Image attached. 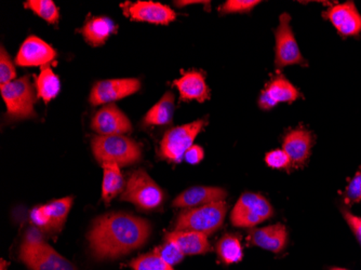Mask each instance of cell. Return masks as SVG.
I'll use <instances>...</instances> for the list:
<instances>
[{
	"label": "cell",
	"mask_w": 361,
	"mask_h": 270,
	"mask_svg": "<svg viewBox=\"0 0 361 270\" xmlns=\"http://www.w3.org/2000/svg\"><path fill=\"white\" fill-rule=\"evenodd\" d=\"M166 239L173 241L184 255H202L211 251L208 235L192 231H174L166 235Z\"/></svg>",
	"instance_id": "44dd1931"
},
{
	"label": "cell",
	"mask_w": 361,
	"mask_h": 270,
	"mask_svg": "<svg viewBox=\"0 0 361 270\" xmlns=\"http://www.w3.org/2000/svg\"><path fill=\"white\" fill-rule=\"evenodd\" d=\"M342 214L361 247V217L357 216V215L353 214L350 211L344 210V209L342 210Z\"/></svg>",
	"instance_id": "836d02e7"
},
{
	"label": "cell",
	"mask_w": 361,
	"mask_h": 270,
	"mask_svg": "<svg viewBox=\"0 0 361 270\" xmlns=\"http://www.w3.org/2000/svg\"><path fill=\"white\" fill-rule=\"evenodd\" d=\"M227 213L225 201L188 209L178 214L176 231H192L208 235L216 233L224 223Z\"/></svg>",
	"instance_id": "277c9868"
},
{
	"label": "cell",
	"mask_w": 361,
	"mask_h": 270,
	"mask_svg": "<svg viewBox=\"0 0 361 270\" xmlns=\"http://www.w3.org/2000/svg\"><path fill=\"white\" fill-rule=\"evenodd\" d=\"M226 196V190L223 188L196 186V188H188L185 192L178 195L174 199L172 206L176 208H198L206 204L224 201Z\"/></svg>",
	"instance_id": "e0dca14e"
},
{
	"label": "cell",
	"mask_w": 361,
	"mask_h": 270,
	"mask_svg": "<svg viewBox=\"0 0 361 270\" xmlns=\"http://www.w3.org/2000/svg\"><path fill=\"white\" fill-rule=\"evenodd\" d=\"M24 7L32 10L48 23L56 24L60 19V12L52 0H30L24 4Z\"/></svg>",
	"instance_id": "4316f807"
},
{
	"label": "cell",
	"mask_w": 361,
	"mask_h": 270,
	"mask_svg": "<svg viewBox=\"0 0 361 270\" xmlns=\"http://www.w3.org/2000/svg\"><path fill=\"white\" fill-rule=\"evenodd\" d=\"M129 267L133 270H173L172 266L164 261L156 252L133 259Z\"/></svg>",
	"instance_id": "83f0119b"
},
{
	"label": "cell",
	"mask_w": 361,
	"mask_h": 270,
	"mask_svg": "<svg viewBox=\"0 0 361 270\" xmlns=\"http://www.w3.org/2000/svg\"><path fill=\"white\" fill-rule=\"evenodd\" d=\"M330 270H348V269H344V268L334 267V268H330Z\"/></svg>",
	"instance_id": "8d00e7d4"
},
{
	"label": "cell",
	"mask_w": 361,
	"mask_h": 270,
	"mask_svg": "<svg viewBox=\"0 0 361 270\" xmlns=\"http://www.w3.org/2000/svg\"><path fill=\"white\" fill-rule=\"evenodd\" d=\"M149 235L151 225L145 219L127 213H109L95 219L88 241L93 257L117 259L141 247Z\"/></svg>",
	"instance_id": "6da1fadb"
},
{
	"label": "cell",
	"mask_w": 361,
	"mask_h": 270,
	"mask_svg": "<svg viewBox=\"0 0 361 270\" xmlns=\"http://www.w3.org/2000/svg\"><path fill=\"white\" fill-rule=\"evenodd\" d=\"M56 56V51L50 44L36 36H30L22 44L16 63L23 67H44L50 64Z\"/></svg>",
	"instance_id": "9a60e30c"
},
{
	"label": "cell",
	"mask_w": 361,
	"mask_h": 270,
	"mask_svg": "<svg viewBox=\"0 0 361 270\" xmlns=\"http://www.w3.org/2000/svg\"><path fill=\"white\" fill-rule=\"evenodd\" d=\"M313 146L312 133L303 128L292 130L283 139V149L291 160L292 166H301L305 164Z\"/></svg>",
	"instance_id": "d6986e66"
},
{
	"label": "cell",
	"mask_w": 361,
	"mask_h": 270,
	"mask_svg": "<svg viewBox=\"0 0 361 270\" xmlns=\"http://www.w3.org/2000/svg\"><path fill=\"white\" fill-rule=\"evenodd\" d=\"M194 4H204V1H192V0H188V1H176V5L178 6V7H183V6H188V5H194ZM210 4V3H207Z\"/></svg>",
	"instance_id": "d590c367"
},
{
	"label": "cell",
	"mask_w": 361,
	"mask_h": 270,
	"mask_svg": "<svg viewBox=\"0 0 361 270\" xmlns=\"http://www.w3.org/2000/svg\"><path fill=\"white\" fill-rule=\"evenodd\" d=\"M123 9L133 21L167 25L176 19V13L171 8L154 1L126 3Z\"/></svg>",
	"instance_id": "7c38bea8"
},
{
	"label": "cell",
	"mask_w": 361,
	"mask_h": 270,
	"mask_svg": "<svg viewBox=\"0 0 361 270\" xmlns=\"http://www.w3.org/2000/svg\"><path fill=\"white\" fill-rule=\"evenodd\" d=\"M72 206L73 197L58 199L44 206L36 207L30 213V219L32 224L42 231H60Z\"/></svg>",
	"instance_id": "8fae6325"
},
{
	"label": "cell",
	"mask_w": 361,
	"mask_h": 270,
	"mask_svg": "<svg viewBox=\"0 0 361 270\" xmlns=\"http://www.w3.org/2000/svg\"><path fill=\"white\" fill-rule=\"evenodd\" d=\"M174 113V94L167 92L160 99L157 104L154 105L145 117L144 123L147 125H165L171 123Z\"/></svg>",
	"instance_id": "cb8c5ba5"
},
{
	"label": "cell",
	"mask_w": 361,
	"mask_h": 270,
	"mask_svg": "<svg viewBox=\"0 0 361 270\" xmlns=\"http://www.w3.org/2000/svg\"><path fill=\"white\" fill-rule=\"evenodd\" d=\"M204 157V152L200 145H192L190 149L186 152L184 159L190 164H200Z\"/></svg>",
	"instance_id": "e575fe53"
},
{
	"label": "cell",
	"mask_w": 361,
	"mask_h": 270,
	"mask_svg": "<svg viewBox=\"0 0 361 270\" xmlns=\"http://www.w3.org/2000/svg\"><path fill=\"white\" fill-rule=\"evenodd\" d=\"M206 123V121L200 119L169 130L160 142V156L164 159L176 164L182 161L186 152L194 145L195 139Z\"/></svg>",
	"instance_id": "ba28073f"
},
{
	"label": "cell",
	"mask_w": 361,
	"mask_h": 270,
	"mask_svg": "<svg viewBox=\"0 0 361 270\" xmlns=\"http://www.w3.org/2000/svg\"><path fill=\"white\" fill-rule=\"evenodd\" d=\"M116 30L117 26L113 20L109 19L106 16H97L85 24L81 32L91 46L99 47L102 46Z\"/></svg>",
	"instance_id": "7402d4cb"
},
{
	"label": "cell",
	"mask_w": 361,
	"mask_h": 270,
	"mask_svg": "<svg viewBox=\"0 0 361 270\" xmlns=\"http://www.w3.org/2000/svg\"><path fill=\"white\" fill-rule=\"evenodd\" d=\"M248 240L255 247L267 250L273 253H281L287 245V228L283 224L253 228L249 233Z\"/></svg>",
	"instance_id": "ac0fdd59"
},
{
	"label": "cell",
	"mask_w": 361,
	"mask_h": 270,
	"mask_svg": "<svg viewBox=\"0 0 361 270\" xmlns=\"http://www.w3.org/2000/svg\"><path fill=\"white\" fill-rule=\"evenodd\" d=\"M261 1L259 0H228L219 8V11L223 14L245 13L251 11Z\"/></svg>",
	"instance_id": "4dcf8cb0"
},
{
	"label": "cell",
	"mask_w": 361,
	"mask_h": 270,
	"mask_svg": "<svg viewBox=\"0 0 361 270\" xmlns=\"http://www.w3.org/2000/svg\"><path fill=\"white\" fill-rule=\"evenodd\" d=\"M91 128L99 135H123L133 131V125L128 116L113 103L95 113Z\"/></svg>",
	"instance_id": "4fadbf2b"
},
{
	"label": "cell",
	"mask_w": 361,
	"mask_h": 270,
	"mask_svg": "<svg viewBox=\"0 0 361 270\" xmlns=\"http://www.w3.org/2000/svg\"><path fill=\"white\" fill-rule=\"evenodd\" d=\"M154 252H156L164 261L167 262L171 266L183 261L184 257H185L183 252L180 251V247L169 239H166V243L158 247Z\"/></svg>",
	"instance_id": "f1b7e54d"
},
{
	"label": "cell",
	"mask_w": 361,
	"mask_h": 270,
	"mask_svg": "<svg viewBox=\"0 0 361 270\" xmlns=\"http://www.w3.org/2000/svg\"><path fill=\"white\" fill-rule=\"evenodd\" d=\"M174 86L183 101L204 102L210 97V90L204 75L200 72H188L174 81Z\"/></svg>",
	"instance_id": "ffe728a7"
},
{
	"label": "cell",
	"mask_w": 361,
	"mask_h": 270,
	"mask_svg": "<svg viewBox=\"0 0 361 270\" xmlns=\"http://www.w3.org/2000/svg\"><path fill=\"white\" fill-rule=\"evenodd\" d=\"M0 93L7 106V113L12 119H26L35 117L34 105L35 90L30 77L24 76L0 86Z\"/></svg>",
	"instance_id": "8992f818"
},
{
	"label": "cell",
	"mask_w": 361,
	"mask_h": 270,
	"mask_svg": "<svg viewBox=\"0 0 361 270\" xmlns=\"http://www.w3.org/2000/svg\"><path fill=\"white\" fill-rule=\"evenodd\" d=\"M20 259L32 270H77L70 261L44 243L39 228H32L26 233Z\"/></svg>",
	"instance_id": "7a4b0ae2"
},
{
	"label": "cell",
	"mask_w": 361,
	"mask_h": 270,
	"mask_svg": "<svg viewBox=\"0 0 361 270\" xmlns=\"http://www.w3.org/2000/svg\"><path fill=\"white\" fill-rule=\"evenodd\" d=\"M141 89L139 79L121 78L99 81L90 93V103L94 106L109 104L135 94Z\"/></svg>",
	"instance_id": "30bf717a"
},
{
	"label": "cell",
	"mask_w": 361,
	"mask_h": 270,
	"mask_svg": "<svg viewBox=\"0 0 361 270\" xmlns=\"http://www.w3.org/2000/svg\"><path fill=\"white\" fill-rule=\"evenodd\" d=\"M219 257L226 265L239 263L243 257V245L235 235H225L216 243Z\"/></svg>",
	"instance_id": "484cf974"
},
{
	"label": "cell",
	"mask_w": 361,
	"mask_h": 270,
	"mask_svg": "<svg viewBox=\"0 0 361 270\" xmlns=\"http://www.w3.org/2000/svg\"><path fill=\"white\" fill-rule=\"evenodd\" d=\"M36 90L38 99H42L44 103H49L56 99L60 93V78L52 70L50 65L42 67L40 74L36 79Z\"/></svg>",
	"instance_id": "d4e9b609"
},
{
	"label": "cell",
	"mask_w": 361,
	"mask_h": 270,
	"mask_svg": "<svg viewBox=\"0 0 361 270\" xmlns=\"http://www.w3.org/2000/svg\"><path fill=\"white\" fill-rule=\"evenodd\" d=\"M92 153L101 164L111 162L119 166L139 162L141 146L125 135H97L91 142Z\"/></svg>",
	"instance_id": "3957f363"
},
{
	"label": "cell",
	"mask_w": 361,
	"mask_h": 270,
	"mask_svg": "<svg viewBox=\"0 0 361 270\" xmlns=\"http://www.w3.org/2000/svg\"><path fill=\"white\" fill-rule=\"evenodd\" d=\"M324 16L331 22L342 37L359 36L361 34V14L354 3L340 4L324 12Z\"/></svg>",
	"instance_id": "5bb4252c"
},
{
	"label": "cell",
	"mask_w": 361,
	"mask_h": 270,
	"mask_svg": "<svg viewBox=\"0 0 361 270\" xmlns=\"http://www.w3.org/2000/svg\"><path fill=\"white\" fill-rule=\"evenodd\" d=\"M265 162L269 168H288L292 166L291 160L283 149L271 150L265 156Z\"/></svg>",
	"instance_id": "d6a6232c"
},
{
	"label": "cell",
	"mask_w": 361,
	"mask_h": 270,
	"mask_svg": "<svg viewBox=\"0 0 361 270\" xmlns=\"http://www.w3.org/2000/svg\"><path fill=\"white\" fill-rule=\"evenodd\" d=\"M121 199L131 202L140 210L153 211L161 206L165 194L149 174L137 170L130 176Z\"/></svg>",
	"instance_id": "5b68a950"
},
{
	"label": "cell",
	"mask_w": 361,
	"mask_h": 270,
	"mask_svg": "<svg viewBox=\"0 0 361 270\" xmlns=\"http://www.w3.org/2000/svg\"><path fill=\"white\" fill-rule=\"evenodd\" d=\"M291 16L283 13L279 19V25L275 32V65L277 68H283L290 65H305L293 30L290 26Z\"/></svg>",
	"instance_id": "9c48e42d"
},
{
	"label": "cell",
	"mask_w": 361,
	"mask_h": 270,
	"mask_svg": "<svg viewBox=\"0 0 361 270\" xmlns=\"http://www.w3.org/2000/svg\"><path fill=\"white\" fill-rule=\"evenodd\" d=\"M16 70L10 59L9 54L6 51L5 48L1 47L0 51V86L7 85L11 81L16 80Z\"/></svg>",
	"instance_id": "f546056e"
},
{
	"label": "cell",
	"mask_w": 361,
	"mask_h": 270,
	"mask_svg": "<svg viewBox=\"0 0 361 270\" xmlns=\"http://www.w3.org/2000/svg\"><path fill=\"white\" fill-rule=\"evenodd\" d=\"M344 201L348 206L361 202V166L346 188Z\"/></svg>",
	"instance_id": "1f68e13d"
},
{
	"label": "cell",
	"mask_w": 361,
	"mask_h": 270,
	"mask_svg": "<svg viewBox=\"0 0 361 270\" xmlns=\"http://www.w3.org/2000/svg\"><path fill=\"white\" fill-rule=\"evenodd\" d=\"M301 97L298 89L285 76H275L262 91L259 106L264 111L274 109L279 103H292Z\"/></svg>",
	"instance_id": "2e32d148"
},
{
	"label": "cell",
	"mask_w": 361,
	"mask_h": 270,
	"mask_svg": "<svg viewBox=\"0 0 361 270\" xmlns=\"http://www.w3.org/2000/svg\"><path fill=\"white\" fill-rule=\"evenodd\" d=\"M273 215V207L265 197L255 192H245L235 204L231 221L234 226L253 228Z\"/></svg>",
	"instance_id": "52a82bcc"
},
{
	"label": "cell",
	"mask_w": 361,
	"mask_h": 270,
	"mask_svg": "<svg viewBox=\"0 0 361 270\" xmlns=\"http://www.w3.org/2000/svg\"><path fill=\"white\" fill-rule=\"evenodd\" d=\"M102 199L109 204L119 192H123V176L116 164H103Z\"/></svg>",
	"instance_id": "603a6c76"
}]
</instances>
